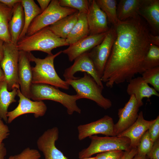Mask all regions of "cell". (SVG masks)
Returning a JSON list of instances; mask_svg holds the SVG:
<instances>
[{"instance_id":"obj_1","label":"cell","mask_w":159,"mask_h":159,"mask_svg":"<svg viewBox=\"0 0 159 159\" xmlns=\"http://www.w3.org/2000/svg\"><path fill=\"white\" fill-rule=\"evenodd\" d=\"M113 27L116 37L101 77L110 88L145 71L144 60L151 44L148 26L138 15L119 20Z\"/></svg>"},{"instance_id":"obj_2","label":"cell","mask_w":159,"mask_h":159,"mask_svg":"<svg viewBox=\"0 0 159 159\" xmlns=\"http://www.w3.org/2000/svg\"><path fill=\"white\" fill-rule=\"evenodd\" d=\"M62 52L61 50L54 54L48 55L43 59L37 58L29 52L30 61L35 63V66L32 67V84H46L64 90L69 89V84L60 77L54 67V59Z\"/></svg>"},{"instance_id":"obj_3","label":"cell","mask_w":159,"mask_h":159,"mask_svg":"<svg viewBox=\"0 0 159 159\" xmlns=\"http://www.w3.org/2000/svg\"><path fill=\"white\" fill-rule=\"evenodd\" d=\"M69 45L65 39L56 35L48 26L32 35L26 36L18 42L16 47L19 51L29 52L38 51L46 53L48 55H52L53 49Z\"/></svg>"},{"instance_id":"obj_4","label":"cell","mask_w":159,"mask_h":159,"mask_svg":"<svg viewBox=\"0 0 159 159\" xmlns=\"http://www.w3.org/2000/svg\"><path fill=\"white\" fill-rule=\"evenodd\" d=\"M30 92V99L35 101L48 100L59 102L66 108L69 115L74 112L81 113L76 102L81 98L77 94L69 95L62 92L58 88L42 84H32Z\"/></svg>"},{"instance_id":"obj_5","label":"cell","mask_w":159,"mask_h":159,"mask_svg":"<svg viewBox=\"0 0 159 159\" xmlns=\"http://www.w3.org/2000/svg\"><path fill=\"white\" fill-rule=\"evenodd\" d=\"M66 81L75 90L76 94L81 99L86 98L92 100L105 110L111 107V101L104 97L102 93L103 89L90 74L84 72L82 77Z\"/></svg>"},{"instance_id":"obj_6","label":"cell","mask_w":159,"mask_h":159,"mask_svg":"<svg viewBox=\"0 0 159 159\" xmlns=\"http://www.w3.org/2000/svg\"><path fill=\"white\" fill-rule=\"evenodd\" d=\"M89 138L91 140L90 144L79 152L80 159L90 157L93 155L102 152L117 150L125 151L132 148L130 139L126 137L92 135Z\"/></svg>"},{"instance_id":"obj_7","label":"cell","mask_w":159,"mask_h":159,"mask_svg":"<svg viewBox=\"0 0 159 159\" xmlns=\"http://www.w3.org/2000/svg\"><path fill=\"white\" fill-rule=\"evenodd\" d=\"M77 11L76 9L61 6L58 0H51L47 8L32 21L26 36L32 35L63 17Z\"/></svg>"},{"instance_id":"obj_8","label":"cell","mask_w":159,"mask_h":159,"mask_svg":"<svg viewBox=\"0 0 159 159\" xmlns=\"http://www.w3.org/2000/svg\"><path fill=\"white\" fill-rule=\"evenodd\" d=\"M3 48L4 56L0 63L8 89L11 91L14 88L19 89L18 74L19 51L16 45L11 42H4Z\"/></svg>"},{"instance_id":"obj_9","label":"cell","mask_w":159,"mask_h":159,"mask_svg":"<svg viewBox=\"0 0 159 159\" xmlns=\"http://www.w3.org/2000/svg\"><path fill=\"white\" fill-rule=\"evenodd\" d=\"M116 35L114 27L110 29L101 42L88 52L101 78Z\"/></svg>"},{"instance_id":"obj_10","label":"cell","mask_w":159,"mask_h":159,"mask_svg":"<svg viewBox=\"0 0 159 159\" xmlns=\"http://www.w3.org/2000/svg\"><path fill=\"white\" fill-rule=\"evenodd\" d=\"M17 95L19 97V104L14 109L8 112L7 114V123H10L17 117L26 114H33L36 118L42 117L45 115L47 107L42 101L31 100L24 96L19 89L17 90Z\"/></svg>"},{"instance_id":"obj_11","label":"cell","mask_w":159,"mask_h":159,"mask_svg":"<svg viewBox=\"0 0 159 159\" xmlns=\"http://www.w3.org/2000/svg\"><path fill=\"white\" fill-rule=\"evenodd\" d=\"M72 65L66 68L63 76L65 81L76 78L74 75L78 72H84L90 74L96 83L104 88L101 78L99 75L88 52L83 54L74 60Z\"/></svg>"},{"instance_id":"obj_12","label":"cell","mask_w":159,"mask_h":159,"mask_svg":"<svg viewBox=\"0 0 159 159\" xmlns=\"http://www.w3.org/2000/svg\"><path fill=\"white\" fill-rule=\"evenodd\" d=\"M140 107L135 96L130 95L124 107L118 110L119 119L117 123L114 124V127L115 136L123 132L135 122L138 116Z\"/></svg>"},{"instance_id":"obj_13","label":"cell","mask_w":159,"mask_h":159,"mask_svg":"<svg viewBox=\"0 0 159 159\" xmlns=\"http://www.w3.org/2000/svg\"><path fill=\"white\" fill-rule=\"evenodd\" d=\"M114 125L112 118L108 115H105L96 121L80 125L77 127L78 139L81 140L97 134H101L106 136H115Z\"/></svg>"},{"instance_id":"obj_14","label":"cell","mask_w":159,"mask_h":159,"mask_svg":"<svg viewBox=\"0 0 159 159\" xmlns=\"http://www.w3.org/2000/svg\"><path fill=\"white\" fill-rule=\"evenodd\" d=\"M59 133L58 128L54 127L45 131L37 139V147L43 153L45 159H68L55 146Z\"/></svg>"},{"instance_id":"obj_15","label":"cell","mask_w":159,"mask_h":159,"mask_svg":"<svg viewBox=\"0 0 159 159\" xmlns=\"http://www.w3.org/2000/svg\"><path fill=\"white\" fill-rule=\"evenodd\" d=\"M107 32L96 35H89L70 44L67 48L62 51V53L66 54L69 61L72 62L78 56L89 52L100 43Z\"/></svg>"},{"instance_id":"obj_16","label":"cell","mask_w":159,"mask_h":159,"mask_svg":"<svg viewBox=\"0 0 159 159\" xmlns=\"http://www.w3.org/2000/svg\"><path fill=\"white\" fill-rule=\"evenodd\" d=\"M86 16L89 35L106 32L109 30L107 16L98 6L95 0H90Z\"/></svg>"},{"instance_id":"obj_17","label":"cell","mask_w":159,"mask_h":159,"mask_svg":"<svg viewBox=\"0 0 159 159\" xmlns=\"http://www.w3.org/2000/svg\"><path fill=\"white\" fill-rule=\"evenodd\" d=\"M29 54V52L19 51L18 74L21 92L30 99L33 74Z\"/></svg>"},{"instance_id":"obj_18","label":"cell","mask_w":159,"mask_h":159,"mask_svg":"<svg viewBox=\"0 0 159 159\" xmlns=\"http://www.w3.org/2000/svg\"><path fill=\"white\" fill-rule=\"evenodd\" d=\"M153 121L154 120H145L143 112L141 111L138 113L135 122L129 127L117 136L128 138L130 140L131 148H137L142 137L148 130Z\"/></svg>"},{"instance_id":"obj_19","label":"cell","mask_w":159,"mask_h":159,"mask_svg":"<svg viewBox=\"0 0 159 159\" xmlns=\"http://www.w3.org/2000/svg\"><path fill=\"white\" fill-rule=\"evenodd\" d=\"M126 92L130 96L133 95L140 107L143 104L144 98L149 99L152 96H159V94L153 88L150 87L141 77L133 78L128 82Z\"/></svg>"},{"instance_id":"obj_20","label":"cell","mask_w":159,"mask_h":159,"mask_svg":"<svg viewBox=\"0 0 159 159\" xmlns=\"http://www.w3.org/2000/svg\"><path fill=\"white\" fill-rule=\"evenodd\" d=\"M138 15L145 20L155 32H159V0H144Z\"/></svg>"},{"instance_id":"obj_21","label":"cell","mask_w":159,"mask_h":159,"mask_svg":"<svg viewBox=\"0 0 159 159\" xmlns=\"http://www.w3.org/2000/svg\"><path fill=\"white\" fill-rule=\"evenodd\" d=\"M24 24V14L21 1L13 8V14L9 24L11 42L16 45Z\"/></svg>"},{"instance_id":"obj_22","label":"cell","mask_w":159,"mask_h":159,"mask_svg":"<svg viewBox=\"0 0 159 159\" xmlns=\"http://www.w3.org/2000/svg\"><path fill=\"white\" fill-rule=\"evenodd\" d=\"M78 11L61 19L48 26L49 29L59 37L65 39L76 22Z\"/></svg>"},{"instance_id":"obj_23","label":"cell","mask_w":159,"mask_h":159,"mask_svg":"<svg viewBox=\"0 0 159 159\" xmlns=\"http://www.w3.org/2000/svg\"><path fill=\"white\" fill-rule=\"evenodd\" d=\"M144 0H120L117 5L118 19L121 21L138 15Z\"/></svg>"},{"instance_id":"obj_24","label":"cell","mask_w":159,"mask_h":159,"mask_svg":"<svg viewBox=\"0 0 159 159\" xmlns=\"http://www.w3.org/2000/svg\"><path fill=\"white\" fill-rule=\"evenodd\" d=\"M89 35L86 14L78 12L77 20L65 39L70 45Z\"/></svg>"},{"instance_id":"obj_25","label":"cell","mask_w":159,"mask_h":159,"mask_svg":"<svg viewBox=\"0 0 159 159\" xmlns=\"http://www.w3.org/2000/svg\"><path fill=\"white\" fill-rule=\"evenodd\" d=\"M17 89L14 88L9 91L7 83L5 80L0 83V118L6 123L8 109L11 104L16 101L15 97L17 95Z\"/></svg>"},{"instance_id":"obj_26","label":"cell","mask_w":159,"mask_h":159,"mask_svg":"<svg viewBox=\"0 0 159 159\" xmlns=\"http://www.w3.org/2000/svg\"><path fill=\"white\" fill-rule=\"evenodd\" d=\"M24 14V24L18 41L26 35L28 29L33 19L42 12L40 7L33 0H21Z\"/></svg>"},{"instance_id":"obj_27","label":"cell","mask_w":159,"mask_h":159,"mask_svg":"<svg viewBox=\"0 0 159 159\" xmlns=\"http://www.w3.org/2000/svg\"><path fill=\"white\" fill-rule=\"evenodd\" d=\"M13 9L0 2V39L5 42H11L9 24Z\"/></svg>"},{"instance_id":"obj_28","label":"cell","mask_w":159,"mask_h":159,"mask_svg":"<svg viewBox=\"0 0 159 159\" xmlns=\"http://www.w3.org/2000/svg\"><path fill=\"white\" fill-rule=\"evenodd\" d=\"M100 8L105 13L109 22L113 26L119 20L117 15V1L116 0H95Z\"/></svg>"},{"instance_id":"obj_29","label":"cell","mask_w":159,"mask_h":159,"mask_svg":"<svg viewBox=\"0 0 159 159\" xmlns=\"http://www.w3.org/2000/svg\"><path fill=\"white\" fill-rule=\"evenodd\" d=\"M159 66V46L150 45L143 62L144 70Z\"/></svg>"},{"instance_id":"obj_30","label":"cell","mask_w":159,"mask_h":159,"mask_svg":"<svg viewBox=\"0 0 159 159\" xmlns=\"http://www.w3.org/2000/svg\"><path fill=\"white\" fill-rule=\"evenodd\" d=\"M60 6L77 10L79 13L87 14L89 9L90 0H59Z\"/></svg>"},{"instance_id":"obj_31","label":"cell","mask_w":159,"mask_h":159,"mask_svg":"<svg viewBox=\"0 0 159 159\" xmlns=\"http://www.w3.org/2000/svg\"><path fill=\"white\" fill-rule=\"evenodd\" d=\"M142 77L148 84H150L157 92H159V66L145 70Z\"/></svg>"},{"instance_id":"obj_32","label":"cell","mask_w":159,"mask_h":159,"mask_svg":"<svg viewBox=\"0 0 159 159\" xmlns=\"http://www.w3.org/2000/svg\"><path fill=\"white\" fill-rule=\"evenodd\" d=\"M154 143L151 140L147 130L142 137L137 147V154L140 156L146 157L151 149Z\"/></svg>"},{"instance_id":"obj_33","label":"cell","mask_w":159,"mask_h":159,"mask_svg":"<svg viewBox=\"0 0 159 159\" xmlns=\"http://www.w3.org/2000/svg\"><path fill=\"white\" fill-rule=\"evenodd\" d=\"M14 156V159H39L41 157L38 150L29 148H25L20 153Z\"/></svg>"},{"instance_id":"obj_34","label":"cell","mask_w":159,"mask_h":159,"mask_svg":"<svg viewBox=\"0 0 159 159\" xmlns=\"http://www.w3.org/2000/svg\"><path fill=\"white\" fill-rule=\"evenodd\" d=\"M125 153L122 150H113L97 153V159H122Z\"/></svg>"},{"instance_id":"obj_35","label":"cell","mask_w":159,"mask_h":159,"mask_svg":"<svg viewBox=\"0 0 159 159\" xmlns=\"http://www.w3.org/2000/svg\"><path fill=\"white\" fill-rule=\"evenodd\" d=\"M148 131L151 140L154 142L159 137V116L154 120L153 122L150 126Z\"/></svg>"},{"instance_id":"obj_36","label":"cell","mask_w":159,"mask_h":159,"mask_svg":"<svg viewBox=\"0 0 159 159\" xmlns=\"http://www.w3.org/2000/svg\"><path fill=\"white\" fill-rule=\"evenodd\" d=\"M146 158L149 159H159V139L154 142L150 151L147 154Z\"/></svg>"},{"instance_id":"obj_37","label":"cell","mask_w":159,"mask_h":159,"mask_svg":"<svg viewBox=\"0 0 159 159\" xmlns=\"http://www.w3.org/2000/svg\"><path fill=\"white\" fill-rule=\"evenodd\" d=\"M10 130L7 125L0 118V143L6 138L10 134Z\"/></svg>"},{"instance_id":"obj_38","label":"cell","mask_w":159,"mask_h":159,"mask_svg":"<svg viewBox=\"0 0 159 159\" xmlns=\"http://www.w3.org/2000/svg\"><path fill=\"white\" fill-rule=\"evenodd\" d=\"M137 153V148H132L129 150L125 151L122 159H132Z\"/></svg>"},{"instance_id":"obj_39","label":"cell","mask_w":159,"mask_h":159,"mask_svg":"<svg viewBox=\"0 0 159 159\" xmlns=\"http://www.w3.org/2000/svg\"><path fill=\"white\" fill-rule=\"evenodd\" d=\"M21 0H0V2L10 8H13Z\"/></svg>"},{"instance_id":"obj_40","label":"cell","mask_w":159,"mask_h":159,"mask_svg":"<svg viewBox=\"0 0 159 159\" xmlns=\"http://www.w3.org/2000/svg\"><path fill=\"white\" fill-rule=\"evenodd\" d=\"M37 1L39 5L40 8L42 12L47 8L51 0H37Z\"/></svg>"},{"instance_id":"obj_41","label":"cell","mask_w":159,"mask_h":159,"mask_svg":"<svg viewBox=\"0 0 159 159\" xmlns=\"http://www.w3.org/2000/svg\"><path fill=\"white\" fill-rule=\"evenodd\" d=\"M149 40L151 44L159 46V35H155L150 34Z\"/></svg>"},{"instance_id":"obj_42","label":"cell","mask_w":159,"mask_h":159,"mask_svg":"<svg viewBox=\"0 0 159 159\" xmlns=\"http://www.w3.org/2000/svg\"><path fill=\"white\" fill-rule=\"evenodd\" d=\"M6 153V149L4 144L0 143V159H4Z\"/></svg>"},{"instance_id":"obj_43","label":"cell","mask_w":159,"mask_h":159,"mask_svg":"<svg viewBox=\"0 0 159 159\" xmlns=\"http://www.w3.org/2000/svg\"><path fill=\"white\" fill-rule=\"evenodd\" d=\"M4 42L0 39V61L2 59L4 56V51L3 45Z\"/></svg>"},{"instance_id":"obj_44","label":"cell","mask_w":159,"mask_h":159,"mask_svg":"<svg viewBox=\"0 0 159 159\" xmlns=\"http://www.w3.org/2000/svg\"><path fill=\"white\" fill-rule=\"evenodd\" d=\"M5 79V75L1 67L0 61V83Z\"/></svg>"},{"instance_id":"obj_45","label":"cell","mask_w":159,"mask_h":159,"mask_svg":"<svg viewBox=\"0 0 159 159\" xmlns=\"http://www.w3.org/2000/svg\"><path fill=\"white\" fill-rule=\"evenodd\" d=\"M132 159H147L146 157L140 156L137 154Z\"/></svg>"},{"instance_id":"obj_46","label":"cell","mask_w":159,"mask_h":159,"mask_svg":"<svg viewBox=\"0 0 159 159\" xmlns=\"http://www.w3.org/2000/svg\"><path fill=\"white\" fill-rule=\"evenodd\" d=\"M97 159L96 157H89V158H83V159Z\"/></svg>"},{"instance_id":"obj_47","label":"cell","mask_w":159,"mask_h":159,"mask_svg":"<svg viewBox=\"0 0 159 159\" xmlns=\"http://www.w3.org/2000/svg\"><path fill=\"white\" fill-rule=\"evenodd\" d=\"M8 159H14V155H11L10 156Z\"/></svg>"}]
</instances>
